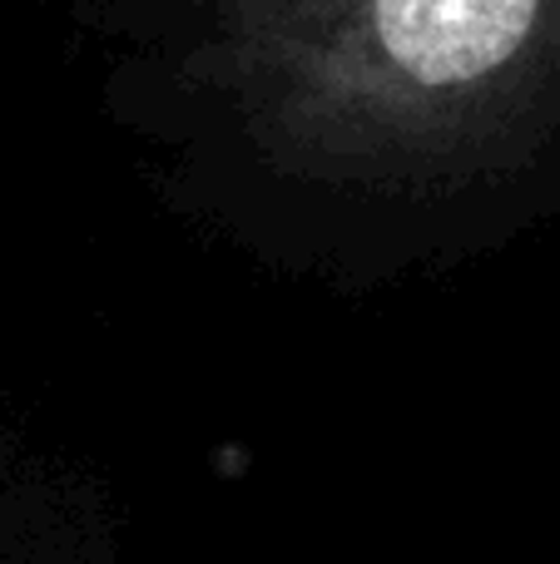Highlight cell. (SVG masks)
<instances>
[{
	"label": "cell",
	"instance_id": "obj_2",
	"mask_svg": "<svg viewBox=\"0 0 560 564\" xmlns=\"http://www.w3.org/2000/svg\"><path fill=\"white\" fill-rule=\"evenodd\" d=\"M99 6H105V25L109 30L144 35V30H154V25H164V20L194 10L198 0H99Z\"/></svg>",
	"mask_w": 560,
	"mask_h": 564
},
{
	"label": "cell",
	"instance_id": "obj_1",
	"mask_svg": "<svg viewBox=\"0 0 560 564\" xmlns=\"http://www.w3.org/2000/svg\"><path fill=\"white\" fill-rule=\"evenodd\" d=\"M109 109L278 268L363 282L560 208V0H198Z\"/></svg>",
	"mask_w": 560,
	"mask_h": 564
}]
</instances>
